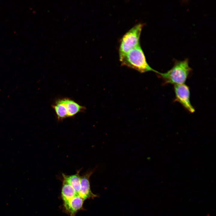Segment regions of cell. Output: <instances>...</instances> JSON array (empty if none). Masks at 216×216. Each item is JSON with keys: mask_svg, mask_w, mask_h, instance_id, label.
<instances>
[{"mask_svg": "<svg viewBox=\"0 0 216 216\" xmlns=\"http://www.w3.org/2000/svg\"><path fill=\"white\" fill-rule=\"evenodd\" d=\"M119 58L122 65L134 69L140 73L152 71L157 74L158 72L152 68L148 63L140 44L125 54L119 56Z\"/></svg>", "mask_w": 216, "mask_h": 216, "instance_id": "obj_1", "label": "cell"}, {"mask_svg": "<svg viewBox=\"0 0 216 216\" xmlns=\"http://www.w3.org/2000/svg\"><path fill=\"white\" fill-rule=\"evenodd\" d=\"M192 69L189 65L188 58L175 62L173 67L166 72L157 74L164 81V84H184Z\"/></svg>", "mask_w": 216, "mask_h": 216, "instance_id": "obj_2", "label": "cell"}, {"mask_svg": "<svg viewBox=\"0 0 216 216\" xmlns=\"http://www.w3.org/2000/svg\"><path fill=\"white\" fill-rule=\"evenodd\" d=\"M52 107L59 120L72 117L78 113L84 111L85 109L84 106L68 98L57 100Z\"/></svg>", "mask_w": 216, "mask_h": 216, "instance_id": "obj_3", "label": "cell"}, {"mask_svg": "<svg viewBox=\"0 0 216 216\" xmlns=\"http://www.w3.org/2000/svg\"><path fill=\"white\" fill-rule=\"evenodd\" d=\"M144 26L143 23L137 24L124 34L120 41L119 56L125 54L140 44V38Z\"/></svg>", "mask_w": 216, "mask_h": 216, "instance_id": "obj_4", "label": "cell"}, {"mask_svg": "<svg viewBox=\"0 0 216 216\" xmlns=\"http://www.w3.org/2000/svg\"><path fill=\"white\" fill-rule=\"evenodd\" d=\"M174 90L175 95L174 101L179 103L188 112H194L195 110L190 101L189 87L184 84H176L174 85Z\"/></svg>", "mask_w": 216, "mask_h": 216, "instance_id": "obj_5", "label": "cell"}, {"mask_svg": "<svg viewBox=\"0 0 216 216\" xmlns=\"http://www.w3.org/2000/svg\"><path fill=\"white\" fill-rule=\"evenodd\" d=\"M96 169H89L80 176V189L78 195L84 200L88 199H94L98 196V195L93 194L90 188L89 178L92 175Z\"/></svg>", "mask_w": 216, "mask_h": 216, "instance_id": "obj_6", "label": "cell"}, {"mask_svg": "<svg viewBox=\"0 0 216 216\" xmlns=\"http://www.w3.org/2000/svg\"><path fill=\"white\" fill-rule=\"evenodd\" d=\"M85 200L76 195L70 200L63 202V208L70 216H75L80 210H84L83 204Z\"/></svg>", "mask_w": 216, "mask_h": 216, "instance_id": "obj_7", "label": "cell"}, {"mask_svg": "<svg viewBox=\"0 0 216 216\" xmlns=\"http://www.w3.org/2000/svg\"><path fill=\"white\" fill-rule=\"evenodd\" d=\"M81 170L76 171V173L71 175L62 174L63 179L68 182L74 189L76 194L78 195L80 189V172Z\"/></svg>", "mask_w": 216, "mask_h": 216, "instance_id": "obj_8", "label": "cell"}, {"mask_svg": "<svg viewBox=\"0 0 216 216\" xmlns=\"http://www.w3.org/2000/svg\"><path fill=\"white\" fill-rule=\"evenodd\" d=\"M62 182L61 195L63 202H64L78 194L74 188L68 182L62 179Z\"/></svg>", "mask_w": 216, "mask_h": 216, "instance_id": "obj_9", "label": "cell"}]
</instances>
